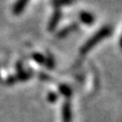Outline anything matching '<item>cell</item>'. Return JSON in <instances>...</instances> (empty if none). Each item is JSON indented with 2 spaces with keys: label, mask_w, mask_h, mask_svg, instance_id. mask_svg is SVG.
Returning a JSON list of instances; mask_svg holds the SVG:
<instances>
[{
  "label": "cell",
  "mask_w": 122,
  "mask_h": 122,
  "mask_svg": "<svg viewBox=\"0 0 122 122\" xmlns=\"http://www.w3.org/2000/svg\"><path fill=\"white\" fill-rule=\"evenodd\" d=\"M112 32H113V28L111 25H105V26H103V28H101L81 46V50H79V53H81V55L86 54V53L90 52L97 44L100 43L102 40H104L106 38L111 36Z\"/></svg>",
  "instance_id": "cell-1"
},
{
  "label": "cell",
  "mask_w": 122,
  "mask_h": 122,
  "mask_svg": "<svg viewBox=\"0 0 122 122\" xmlns=\"http://www.w3.org/2000/svg\"><path fill=\"white\" fill-rule=\"evenodd\" d=\"M61 113H62V121L63 122H71L72 110H71V104H70L69 100H66L63 103L62 109H61Z\"/></svg>",
  "instance_id": "cell-2"
},
{
  "label": "cell",
  "mask_w": 122,
  "mask_h": 122,
  "mask_svg": "<svg viewBox=\"0 0 122 122\" xmlns=\"http://www.w3.org/2000/svg\"><path fill=\"white\" fill-rule=\"evenodd\" d=\"M79 28V25L77 22H73V24L69 25L68 26H65V28H63L62 30H60L58 33H57L56 37L58 38V39H63V38L67 37L69 34L75 32V30H77Z\"/></svg>",
  "instance_id": "cell-3"
},
{
  "label": "cell",
  "mask_w": 122,
  "mask_h": 122,
  "mask_svg": "<svg viewBox=\"0 0 122 122\" xmlns=\"http://www.w3.org/2000/svg\"><path fill=\"white\" fill-rule=\"evenodd\" d=\"M61 16H62V13H61L60 9H56L48 24V30H50V32H52V30H54L56 29L57 25L59 24V21L61 20Z\"/></svg>",
  "instance_id": "cell-4"
},
{
  "label": "cell",
  "mask_w": 122,
  "mask_h": 122,
  "mask_svg": "<svg viewBox=\"0 0 122 122\" xmlns=\"http://www.w3.org/2000/svg\"><path fill=\"white\" fill-rule=\"evenodd\" d=\"M78 18L82 24L86 25H92L95 22V16L93 13L87 12V11H81L78 13Z\"/></svg>",
  "instance_id": "cell-5"
},
{
  "label": "cell",
  "mask_w": 122,
  "mask_h": 122,
  "mask_svg": "<svg viewBox=\"0 0 122 122\" xmlns=\"http://www.w3.org/2000/svg\"><path fill=\"white\" fill-rule=\"evenodd\" d=\"M28 3H29V0H17V1L14 3V5H13L12 12L14 14H20V13H21L22 11L25 10V6L28 5Z\"/></svg>",
  "instance_id": "cell-6"
},
{
  "label": "cell",
  "mask_w": 122,
  "mask_h": 122,
  "mask_svg": "<svg viewBox=\"0 0 122 122\" xmlns=\"http://www.w3.org/2000/svg\"><path fill=\"white\" fill-rule=\"evenodd\" d=\"M59 93L62 95V96H64L65 98L67 99H69L71 96H72V90H71V87L69 86H67V85H60L59 86Z\"/></svg>",
  "instance_id": "cell-7"
},
{
  "label": "cell",
  "mask_w": 122,
  "mask_h": 122,
  "mask_svg": "<svg viewBox=\"0 0 122 122\" xmlns=\"http://www.w3.org/2000/svg\"><path fill=\"white\" fill-rule=\"evenodd\" d=\"M33 75V72L32 71H25V70H22L20 72H17V74L15 75L16 76V79L17 81H26L28 79H30Z\"/></svg>",
  "instance_id": "cell-8"
},
{
  "label": "cell",
  "mask_w": 122,
  "mask_h": 122,
  "mask_svg": "<svg viewBox=\"0 0 122 122\" xmlns=\"http://www.w3.org/2000/svg\"><path fill=\"white\" fill-rule=\"evenodd\" d=\"M45 66L48 69H53L55 67V59L51 54H49L47 57H45Z\"/></svg>",
  "instance_id": "cell-9"
},
{
  "label": "cell",
  "mask_w": 122,
  "mask_h": 122,
  "mask_svg": "<svg viewBox=\"0 0 122 122\" xmlns=\"http://www.w3.org/2000/svg\"><path fill=\"white\" fill-rule=\"evenodd\" d=\"M75 0H53V5L55 6V8H59V7L63 6V5H68L73 3Z\"/></svg>",
  "instance_id": "cell-10"
},
{
  "label": "cell",
  "mask_w": 122,
  "mask_h": 122,
  "mask_svg": "<svg viewBox=\"0 0 122 122\" xmlns=\"http://www.w3.org/2000/svg\"><path fill=\"white\" fill-rule=\"evenodd\" d=\"M33 59L35 60L38 64H44L45 63V56L40 54V53H35V54H33Z\"/></svg>",
  "instance_id": "cell-11"
},
{
  "label": "cell",
  "mask_w": 122,
  "mask_h": 122,
  "mask_svg": "<svg viewBox=\"0 0 122 122\" xmlns=\"http://www.w3.org/2000/svg\"><path fill=\"white\" fill-rule=\"evenodd\" d=\"M16 82H17V79H16V76L15 75L8 76V77L5 79V81H4V83L6 86H13L14 83H16Z\"/></svg>",
  "instance_id": "cell-12"
},
{
  "label": "cell",
  "mask_w": 122,
  "mask_h": 122,
  "mask_svg": "<svg viewBox=\"0 0 122 122\" xmlns=\"http://www.w3.org/2000/svg\"><path fill=\"white\" fill-rule=\"evenodd\" d=\"M47 100L50 103H55L57 100H58V95H57L56 93H53V92H51V93L48 94Z\"/></svg>",
  "instance_id": "cell-13"
},
{
  "label": "cell",
  "mask_w": 122,
  "mask_h": 122,
  "mask_svg": "<svg viewBox=\"0 0 122 122\" xmlns=\"http://www.w3.org/2000/svg\"><path fill=\"white\" fill-rule=\"evenodd\" d=\"M15 68H16V71H17V72L22 71V70H24V68H22V63H21V62H17Z\"/></svg>",
  "instance_id": "cell-14"
},
{
  "label": "cell",
  "mask_w": 122,
  "mask_h": 122,
  "mask_svg": "<svg viewBox=\"0 0 122 122\" xmlns=\"http://www.w3.org/2000/svg\"><path fill=\"white\" fill-rule=\"evenodd\" d=\"M39 77H40L41 79H43V81H47V79H50V77H49V75L45 74L44 72H42V73L39 75Z\"/></svg>",
  "instance_id": "cell-15"
},
{
  "label": "cell",
  "mask_w": 122,
  "mask_h": 122,
  "mask_svg": "<svg viewBox=\"0 0 122 122\" xmlns=\"http://www.w3.org/2000/svg\"><path fill=\"white\" fill-rule=\"evenodd\" d=\"M119 46H120V49L122 50V35L120 37V40H119Z\"/></svg>",
  "instance_id": "cell-16"
},
{
  "label": "cell",
  "mask_w": 122,
  "mask_h": 122,
  "mask_svg": "<svg viewBox=\"0 0 122 122\" xmlns=\"http://www.w3.org/2000/svg\"><path fill=\"white\" fill-rule=\"evenodd\" d=\"M1 81H2V79H1V75H0V82H1Z\"/></svg>",
  "instance_id": "cell-17"
}]
</instances>
